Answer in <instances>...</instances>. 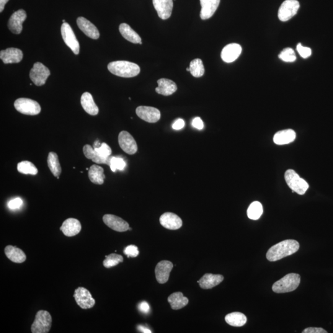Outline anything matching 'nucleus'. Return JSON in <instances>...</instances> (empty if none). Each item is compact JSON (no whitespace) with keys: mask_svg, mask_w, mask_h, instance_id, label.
<instances>
[{"mask_svg":"<svg viewBox=\"0 0 333 333\" xmlns=\"http://www.w3.org/2000/svg\"><path fill=\"white\" fill-rule=\"evenodd\" d=\"M299 249V244L296 240H285L271 247L266 256L269 261L275 262L294 254Z\"/></svg>","mask_w":333,"mask_h":333,"instance_id":"obj_1","label":"nucleus"},{"mask_svg":"<svg viewBox=\"0 0 333 333\" xmlns=\"http://www.w3.org/2000/svg\"><path fill=\"white\" fill-rule=\"evenodd\" d=\"M111 73L124 78H130L138 76L140 68L137 64L126 61L111 62L108 66Z\"/></svg>","mask_w":333,"mask_h":333,"instance_id":"obj_2","label":"nucleus"},{"mask_svg":"<svg viewBox=\"0 0 333 333\" xmlns=\"http://www.w3.org/2000/svg\"><path fill=\"white\" fill-rule=\"evenodd\" d=\"M300 283V275L297 273H289L273 284L272 290L276 293H290L296 290Z\"/></svg>","mask_w":333,"mask_h":333,"instance_id":"obj_3","label":"nucleus"},{"mask_svg":"<svg viewBox=\"0 0 333 333\" xmlns=\"http://www.w3.org/2000/svg\"><path fill=\"white\" fill-rule=\"evenodd\" d=\"M285 179L289 187L293 190V193L296 192L299 195H303L309 189L308 183L293 170H288L285 172Z\"/></svg>","mask_w":333,"mask_h":333,"instance_id":"obj_4","label":"nucleus"},{"mask_svg":"<svg viewBox=\"0 0 333 333\" xmlns=\"http://www.w3.org/2000/svg\"><path fill=\"white\" fill-rule=\"evenodd\" d=\"M52 325V318L50 313L46 311H39L35 316L31 331L33 333H47L50 332Z\"/></svg>","mask_w":333,"mask_h":333,"instance_id":"obj_5","label":"nucleus"},{"mask_svg":"<svg viewBox=\"0 0 333 333\" xmlns=\"http://www.w3.org/2000/svg\"><path fill=\"white\" fill-rule=\"evenodd\" d=\"M14 107L18 112L22 114L35 115L40 113L41 107L34 100L21 98L15 100Z\"/></svg>","mask_w":333,"mask_h":333,"instance_id":"obj_6","label":"nucleus"},{"mask_svg":"<svg viewBox=\"0 0 333 333\" xmlns=\"http://www.w3.org/2000/svg\"><path fill=\"white\" fill-rule=\"evenodd\" d=\"M299 7L300 4L298 0H286L279 8L278 13L279 19L282 22L288 21L297 14Z\"/></svg>","mask_w":333,"mask_h":333,"instance_id":"obj_7","label":"nucleus"},{"mask_svg":"<svg viewBox=\"0 0 333 333\" xmlns=\"http://www.w3.org/2000/svg\"><path fill=\"white\" fill-rule=\"evenodd\" d=\"M50 71L42 63L37 62L34 64L30 72V78L37 86H42L50 76Z\"/></svg>","mask_w":333,"mask_h":333,"instance_id":"obj_8","label":"nucleus"},{"mask_svg":"<svg viewBox=\"0 0 333 333\" xmlns=\"http://www.w3.org/2000/svg\"><path fill=\"white\" fill-rule=\"evenodd\" d=\"M61 35L64 42L75 55H79L80 52V45L74 31L72 30L71 25L68 23L64 22L61 25Z\"/></svg>","mask_w":333,"mask_h":333,"instance_id":"obj_9","label":"nucleus"},{"mask_svg":"<svg viewBox=\"0 0 333 333\" xmlns=\"http://www.w3.org/2000/svg\"><path fill=\"white\" fill-rule=\"evenodd\" d=\"M74 297L77 304L82 309H91L95 306V300L86 288L79 287L76 289Z\"/></svg>","mask_w":333,"mask_h":333,"instance_id":"obj_10","label":"nucleus"},{"mask_svg":"<svg viewBox=\"0 0 333 333\" xmlns=\"http://www.w3.org/2000/svg\"><path fill=\"white\" fill-rule=\"evenodd\" d=\"M118 139L121 149L126 153L132 155L137 152L138 146L135 139L128 131H121L118 135Z\"/></svg>","mask_w":333,"mask_h":333,"instance_id":"obj_11","label":"nucleus"},{"mask_svg":"<svg viewBox=\"0 0 333 333\" xmlns=\"http://www.w3.org/2000/svg\"><path fill=\"white\" fill-rule=\"evenodd\" d=\"M136 113L141 119L149 123H156L161 118L159 110L153 107L141 106L136 108Z\"/></svg>","mask_w":333,"mask_h":333,"instance_id":"obj_12","label":"nucleus"},{"mask_svg":"<svg viewBox=\"0 0 333 333\" xmlns=\"http://www.w3.org/2000/svg\"><path fill=\"white\" fill-rule=\"evenodd\" d=\"M26 12L23 9H19L14 12L9 19L8 28L11 32L14 34H19L21 33L23 27V22L26 19Z\"/></svg>","mask_w":333,"mask_h":333,"instance_id":"obj_13","label":"nucleus"},{"mask_svg":"<svg viewBox=\"0 0 333 333\" xmlns=\"http://www.w3.org/2000/svg\"><path fill=\"white\" fill-rule=\"evenodd\" d=\"M103 222L108 227L113 230L118 232H124L128 230L129 224L118 217L107 214L103 218Z\"/></svg>","mask_w":333,"mask_h":333,"instance_id":"obj_14","label":"nucleus"},{"mask_svg":"<svg viewBox=\"0 0 333 333\" xmlns=\"http://www.w3.org/2000/svg\"><path fill=\"white\" fill-rule=\"evenodd\" d=\"M173 267L174 265L172 263L168 260H162L157 264L155 268V273L158 283L164 284L167 282Z\"/></svg>","mask_w":333,"mask_h":333,"instance_id":"obj_15","label":"nucleus"},{"mask_svg":"<svg viewBox=\"0 0 333 333\" xmlns=\"http://www.w3.org/2000/svg\"><path fill=\"white\" fill-rule=\"evenodd\" d=\"M241 46L237 43H231L224 46L221 53L222 60L230 63L236 61L241 54Z\"/></svg>","mask_w":333,"mask_h":333,"instance_id":"obj_16","label":"nucleus"},{"mask_svg":"<svg viewBox=\"0 0 333 333\" xmlns=\"http://www.w3.org/2000/svg\"><path fill=\"white\" fill-rule=\"evenodd\" d=\"M155 9L161 19L166 20L171 16L174 2L173 0H153Z\"/></svg>","mask_w":333,"mask_h":333,"instance_id":"obj_17","label":"nucleus"},{"mask_svg":"<svg viewBox=\"0 0 333 333\" xmlns=\"http://www.w3.org/2000/svg\"><path fill=\"white\" fill-rule=\"evenodd\" d=\"M160 223L162 226L171 230H176L182 226V219L174 213H166L160 218Z\"/></svg>","mask_w":333,"mask_h":333,"instance_id":"obj_18","label":"nucleus"},{"mask_svg":"<svg viewBox=\"0 0 333 333\" xmlns=\"http://www.w3.org/2000/svg\"><path fill=\"white\" fill-rule=\"evenodd\" d=\"M0 58L4 64L19 63L22 60V51L18 48H7L1 51Z\"/></svg>","mask_w":333,"mask_h":333,"instance_id":"obj_19","label":"nucleus"},{"mask_svg":"<svg viewBox=\"0 0 333 333\" xmlns=\"http://www.w3.org/2000/svg\"><path fill=\"white\" fill-rule=\"evenodd\" d=\"M77 24L82 32L92 39L97 40L100 37V32L94 24L84 17H79L77 19Z\"/></svg>","mask_w":333,"mask_h":333,"instance_id":"obj_20","label":"nucleus"},{"mask_svg":"<svg viewBox=\"0 0 333 333\" xmlns=\"http://www.w3.org/2000/svg\"><path fill=\"white\" fill-rule=\"evenodd\" d=\"M221 0H200V17L203 20L210 19L218 9Z\"/></svg>","mask_w":333,"mask_h":333,"instance_id":"obj_21","label":"nucleus"},{"mask_svg":"<svg viewBox=\"0 0 333 333\" xmlns=\"http://www.w3.org/2000/svg\"><path fill=\"white\" fill-rule=\"evenodd\" d=\"M64 235L72 237L77 235L82 229L81 222L77 219L70 218L63 222L60 228Z\"/></svg>","mask_w":333,"mask_h":333,"instance_id":"obj_22","label":"nucleus"},{"mask_svg":"<svg viewBox=\"0 0 333 333\" xmlns=\"http://www.w3.org/2000/svg\"><path fill=\"white\" fill-rule=\"evenodd\" d=\"M223 277L221 275H213L211 273H206L203 276L198 283L200 284V287L205 290L213 288L218 286L223 280Z\"/></svg>","mask_w":333,"mask_h":333,"instance_id":"obj_23","label":"nucleus"},{"mask_svg":"<svg viewBox=\"0 0 333 333\" xmlns=\"http://www.w3.org/2000/svg\"><path fill=\"white\" fill-rule=\"evenodd\" d=\"M158 87L156 89L157 94L164 95V96H170L174 94L177 90L176 84L171 80L167 79H159L157 81Z\"/></svg>","mask_w":333,"mask_h":333,"instance_id":"obj_24","label":"nucleus"},{"mask_svg":"<svg viewBox=\"0 0 333 333\" xmlns=\"http://www.w3.org/2000/svg\"><path fill=\"white\" fill-rule=\"evenodd\" d=\"M84 154L87 159L92 160L93 162L97 164H104L110 166L111 157H105L101 156L97 153L94 147L86 144L84 146Z\"/></svg>","mask_w":333,"mask_h":333,"instance_id":"obj_25","label":"nucleus"},{"mask_svg":"<svg viewBox=\"0 0 333 333\" xmlns=\"http://www.w3.org/2000/svg\"><path fill=\"white\" fill-rule=\"evenodd\" d=\"M81 105L85 112L92 115H97L99 112V109L93 98L92 95L89 92H85L81 97Z\"/></svg>","mask_w":333,"mask_h":333,"instance_id":"obj_26","label":"nucleus"},{"mask_svg":"<svg viewBox=\"0 0 333 333\" xmlns=\"http://www.w3.org/2000/svg\"><path fill=\"white\" fill-rule=\"evenodd\" d=\"M296 134L291 129L278 131L273 137V141L278 145L289 144L295 140Z\"/></svg>","mask_w":333,"mask_h":333,"instance_id":"obj_27","label":"nucleus"},{"mask_svg":"<svg viewBox=\"0 0 333 333\" xmlns=\"http://www.w3.org/2000/svg\"><path fill=\"white\" fill-rule=\"evenodd\" d=\"M4 253L10 260L17 264L23 263L26 260V255L24 251L17 247L7 246L5 247Z\"/></svg>","mask_w":333,"mask_h":333,"instance_id":"obj_28","label":"nucleus"},{"mask_svg":"<svg viewBox=\"0 0 333 333\" xmlns=\"http://www.w3.org/2000/svg\"><path fill=\"white\" fill-rule=\"evenodd\" d=\"M119 31L121 35L126 40L133 43H139L141 45V38L137 33L134 31L130 25L125 23L121 24L119 26Z\"/></svg>","mask_w":333,"mask_h":333,"instance_id":"obj_29","label":"nucleus"},{"mask_svg":"<svg viewBox=\"0 0 333 333\" xmlns=\"http://www.w3.org/2000/svg\"><path fill=\"white\" fill-rule=\"evenodd\" d=\"M168 302L170 304L172 309L179 310L183 308L188 304V299L186 298L181 292H176L171 294L168 298Z\"/></svg>","mask_w":333,"mask_h":333,"instance_id":"obj_30","label":"nucleus"},{"mask_svg":"<svg viewBox=\"0 0 333 333\" xmlns=\"http://www.w3.org/2000/svg\"><path fill=\"white\" fill-rule=\"evenodd\" d=\"M89 177L90 180L94 184L103 185L106 178L104 169L97 165H93L89 169Z\"/></svg>","mask_w":333,"mask_h":333,"instance_id":"obj_31","label":"nucleus"},{"mask_svg":"<svg viewBox=\"0 0 333 333\" xmlns=\"http://www.w3.org/2000/svg\"><path fill=\"white\" fill-rule=\"evenodd\" d=\"M224 319L227 324L232 327H242L247 322L246 316L241 312H233L226 315Z\"/></svg>","mask_w":333,"mask_h":333,"instance_id":"obj_32","label":"nucleus"},{"mask_svg":"<svg viewBox=\"0 0 333 333\" xmlns=\"http://www.w3.org/2000/svg\"><path fill=\"white\" fill-rule=\"evenodd\" d=\"M47 162L49 169L51 173L54 176L58 177L61 174L62 170L58 155L54 152H50L48 154Z\"/></svg>","mask_w":333,"mask_h":333,"instance_id":"obj_33","label":"nucleus"},{"mask_svg":"<svg viewBox=\"0 0 333 333\" xmlns=\"http://www.w3.org/2000/svg\"><path fill=\"white\" fill-rule=\"evenodd\" d=\"M247 214L248 218L251 220H258L263 214L262 204L258 201H254L249 206Z\"/></svg>","mask_w":333,"mask_h":333,"instance_id":"obj_34","label":"nucleus"},{"mask_svg":"<svg viewBox=\"0 0 333 333\" xmlns=\"http://www.w3.org/2000/svg\"><path fill=\"white\" fill-rule=\"evenodd\" d=\"M190 72L194 77H201L205 74V69L202 60L200 59H195L191 62L190 64Z\"/></svg>","mask_w":333,"mask_h":333,"instance_id":"obj_35","label":"nucleus"},{"mask_svg":"<svg viewBox=\"0 0 333 333\" xmlns=\"http://www.w3.org/2000/svg\"><path fill=\"white\" fill-rule=\"evenodd\" d=\"M17 170L23 174L35 175L38 174V169L35 165L30 161H25L17 164Z\"/></svg>","mask_w":333,"mask_h":333,"instance_id":"obj_36","label":"nucleus"},{"mask_svg":"<svg viewBox=\"0 0 333 333\" xmlns=\"http://www.w3.org/2000/svg\"><path fill=\"white\" fill-rule=\"evenodd\" d=\"M123 259L122 255L117 254H111L106 256V259L103 261V265L105 267L110 268L115 267L120 263L123 262Z\"/></svg>","mask_w":333,"mask_h":333,"instance_id":"obj_37","label":"nucleus"},{"mask_svg":"<svg viewBox=\"0 0 333 333\" xmlns=\"http://www.w3.org/2000/svg\"><path fill=\"white\" fill-rule=\"evenodd\" d=\"M281 60L287 62V63H293L296 60V56L294 51L291 48H286L281 51L278 56Z\"/></svg>","mask_w":333,"mask_h":333,"instance_id":"obj_38","label":"nucleus"},{"mask_svg":"<svg viewBox=\"0 0 333 333\" xmlns=\"http://www.w3.org/2000/svg\"><path fill=\"white\" fill-rule=\"evenodd\" d=\"M110 168L113 172H115L116 170H123L125 169L126 163L122 158L117 157H111L110 162Z\"/></svg>","mask_w":333,"mask_h":333,"instance_id":"obj_39","label":"nucleus"},{"mask_svg":"<svg viewBox=\"0 0 333 333\" xmlns=\"http://www.w3.org/2000/svg\"><path fill=\"white\" fill-rule=\"evenodd\" d=\"M95 149L98 154L103 157H109L112 154V150H111L110 147L105 143H102L100 148Z\"/></svg>","mask_w":333,"mask_h":333,"instance_id":"obj_40","label":"nucleus"},{"mask_svg":"<svg viewBox=\"0 0 333 333\" xmlns=\"http://www.w3.org/2000/svg\"><path fill=\"white\" fill-rule=\"evenodd\" d=\"M124 254L129 257H136L139 255V250L138 247L135 245H130L126 247L124 250H123Z\"/></svg>","mask_w":333,"mask_h":333,"instance_id":"obj_41","label":"nucleus"},{"mask_svg":"<svg viewBox=\"0 0 333 333\" xmlns=\"http://www.w3.org/2000/svg\"><path fill=\"white\" fill-rule=\"evenodd\" d=\"M297 50H298L299 55L303 58H308L309 56L312 55L311 49L303 46L301 43H299L298 46H297Z\"/></svg>","mask_w":333,"mask_h":333,"instance_id":"obj_42","label":"nucleus"},{"mask_svg":"<svg viewBox=\"0 0 333 333\" xmlns=\"http://www.w3.org/2000/svg\"><path fill=\"white\" fill-rule=\"evenodd\" d=\"M23 205V201L20 198L13 199L7 204V206L11 210L19 209Z\"/></svg>","mask_w":333,"mask_h":333,"instance_id":"obj_43","label":"nucleus"},{"mask_svg":"<svg viewBox=\"0 0 333 333\" xmlns=\"http://www.w3.org/2000/svg\"><path fill=\"white\" fill-rule=\"evenodd\" d=\"M192 126L198 130H202L204 128V123L200 117H195L192 121Z\"/></svg>","mask_w":333,"mask_h":333,"instance_id":"obj_44","label":"nucleus"},{"mask_svg":"<svg viewBox=\"0 0 333 333\" xmlns=\"http://www.w3.org/2000/svg\"><path fill=\"white\" fill-rule=\"evenodd\" d=\"M138 309L142 313L146 314H148L149 311H150V307H149L148 303L145 301L141 302V303H139Z\"/></svg>","mask_w":333,"mask_h":333,"instance_id":"obj_45","label":"nucleus"},{"mask_svg":"<svg viewBox=\"0 0 333 333\" xmlns=\"http://www.w3.org/2000/svg\"><path fill=\"white\" fill-rule=\"evenodd\" d=\"M303 333H327L326 330L322 328H307L303 332Z\"/></svg>","mask_w":333,"mask_h":333,"instance_id":"obj_46","label":"nucleus"},{"mask_svg":"<svg viewBox=\"0 0 333 333\" xmlns=\"http://www.w3.org/2000/svg\"><path fill=\"white\" fill-rule=\"evenodd\" d=\"M185 125V123L184 120L182 119V118H179V119L175 121V122L173 123L172 128H174V130H179L184 127Z\"/></svg>","mask_w":333,"mask_h":333,"instance_id":"obj_47","label":"nucleus"},{"mask_svg":"<svg viewBox=\"0 0 333 333\" xmlns=\"http://www.w3.org/2000/svg\"><path fill=\"white\" fill-rule=\"evenodd\" d=\"M138 330L139 331H140L142 333H151L152 332L150 330H149L148 329H147L146 327H144L143 326H141V325H139V326L138 327Z\"/></svg>","mask_w":333,"mask_h":333,"instance_id":"obj_48","label":"nucleus"},{"mask_svg":"<svg viewBox=\"0 0 333 333\" xmlns=\"http://www.w3.org/2000/svg\"><path fill=\"white\" fill-rule=\"evenodd\" d=\"M9 0H0V12H2L4 8L5 4L8 2Z\"/></svg>","mask_w":333,"mask_h":333,"instance_id":"obj_49","label":"nucleus"},{"mask_svg":"<svg viewBox=\"0 0 333 333\" xmlns=\"http://www.w3.org/2000/svg\"><path fill=\"white\" fill-rule=\"evenodd\" d=\"M101 146H102V144L100 143L99 141L97 140L95 141L93 147H94V149H97L100 148Z\"/></svg>","mask_w":333,"mask_h":333,"instance_id":"obj_50","label":"nucleus"},{"mask_svg":"<svg viewBox=\"0 0 333 333\" xmlns=\"http://www.w3.org/2000/svg\"><path fill=\"white\" fill-rule=\"evenodd\" d=\"M131 229H131V228H130V227H129L128 230H131Z\"/></svg>","mask_w":333,"mask_h":333,"instance_id":"obj_51","label":"nucleus"},{"mask_svg":"<svg viewBox=\"0 0 333 333\" xmlns=\"http://www.w3.org/2000/svg\"><path fill=\"white\" fill-rule=\"evenodd\" d=\"M187 71H190V68H187Z\"/></svg>","mask_w":333,"mask_h":333,"instance_id":"obj_52","label":"nucleus"},{"mask_svg":"<svg viewBox=\"0 0 333 333\" xmlns=\"http://www.w3.org/2000/svg\"><path fill=\"white\" fill-rule=\"evenodd\" d=\"M63 23H64V22H66L65 20H63Z\"/></svg>","mask_w":333,"mask_h":333,"instance_id":"obj_53","label":"nucleus"}]
</instances>
